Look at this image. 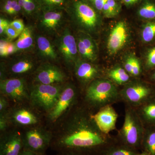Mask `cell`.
<instances>
[{"mask_svg": "<svg viewBox=\"0 0 155 155\" xmlns=\"http://www.w3.org/2000/svg\"><path fill=\"white\" fill-rule=\"evenodd\" d=\"M114 138L103 133L87 110H76L63 132L53 139L51 146L59 151L73 150L91 155Z\"/></svg>", "mask_w": 155, "mask_h": 155, "instance_id": "6da1fadb", "label": "cell"}, {"mask_svg": "<svg viewBox=\"0 0 155 155\" xmlns=\"http://www.w3.org/2000/svg\"><path fill=\"white\" fill-rule=\"evenodd\" d=\"M66 11L73 30L83 31L92 36L100 30L102 15L85 0H69Z\"/></svg>", "mask_w": 155, "mask_h": 155, "instance_id": "7a4b0ae2", "label": "cell"}, {"mask_svg": "<svg viewBox=\"0 0 155 155\" xmlns=\"http://www.w3.org/2000/svg\"><path fill=\"white\" fill-rule=\"evenodd\" d=\"M119 91L117 85L108 78H100L85 88L84 100L89 107L98 110L121 101Z\"/></svg>", "mask_w": 155, "mask_h": 155, "instance_id": "3957f363", "label": "cell"}, {"mask_svg": "<svg viewBox=\"0 0 155 155\" xmlns=\"http://www.w3.org/2000/svg\"><path fill=\"white\" fill-rule=\"evenodd\" d=\"M145 129L135 108L125 105L124 123L118 131L117 140L134 149L141 150Z\"/></svg>", "mask_w": 155, "mask_h": 155, "instance_id": "277c9868", "label": "cell"}, {"mask_svg": "<svg viewBox=\"0 0 155 155\" xmlns=\"http://www.w3.org/2000/svg\"><path fill=\"white\" fill-rule=\"evenodd\" d=\"M1 63V80L33 74L40 62L35 53H17Z\"/></svg>", "mask_w": 155, "mask_h": 155, "instance_id": "5b68a950", "label": "cell"}, {"mask_svg": "<svg viewBox=\"0 0 155 155\" xmlns=\"http://www.w3.org/2000/svg\"><path fill=\"white\" fill-rule=\"evenodd\" d=\"M37 32L54 39L69 24L66 10L41 11L34 20Z\"/></svg>", "mask_w": 155, "mask_h": 155, "instance_id": "8992f818", "label": "cell"}, {"mask_svg": "<svg viewBox=\"0 0 155 155\" xmlns=\"http://www.w3.org/2000/svg\"><path fill=\"white\" fill-rule=\"evenodd\" d=\"M73 31L69 24L53 39L61 62L70 69H73L75 63L80 59Z\"/></svg>", "mask_w": 155, "mask_h": 155, "instance_id": "52a82bcc", "label": "cell"}, {"mask_svg": "<svg viewBox=\"0 0 155 155\" xmlns=\"http://www.w3.org/2000/svg\"><path fill=\"white\" fill-rule=\"evenodd\" d=\"M64 85L35 83L30 90L29 100L35 107L49 113L54 107Z\"/></svg>", "mask_w": 155, "mask_h": 155, "instance_id": "ba28073f", "label": "cell"}, {"mask_svg": "<svg viewBox=\"0 0 155 155\" xmlns=\"http://www.w3.org/2000/svg\"><path fill=\"white\" fill-rule=\"evenodd\" d=\"M119 94L125 105L136 108L155 95V89L150 84L137 78L124 85Z\"/></svg>", "mask_w": 155, "mask_h": 155, "instance_id": "9c48e42d", "label": "cell"}, {"mask_svg": "<svg viewBox=\"0 0 155 155\" xmlns=\"http://www.w3.org/2000/svg\"><path fill=\"white\" fill-rule=\"evenodd\" d=\"M53 139L51 132L40 127L31 128L22 135L23 149L45 155Z\"/></svg>", "mask_w": 155, "mask_h": 155, "instance_id": "30bf717a", "label": "cell"}, {"mask_svg": "<svg viewBox=\"0 0 155 155\" xmlns=\"http://www.w3.org/2000/svg\"><path fill=\"white\" fill-rule=\"evenodd\" d=\"M0 91L2 95L17 102L29 99L30 90L24 77L9 78L0 80Z\"/></svg>", "mask_w": 155, "mask_h": 155, "instance_id": "8fae6325", "label": "cell"}, {"mask_svg": "<svg viewBox=\"0 0 155 155\" xmlns=\"http://www.w3.org/2000/svg\"><path fill=\"white\" fill-rule=\"evenodd\" d=\"M35 83L52 84H62L67 76L58 64L41 63L33 74Z\"/></svg>", "mask_w": 155, "mask_h": 155, "instance_id": "7c38bea8", "label": "cell"}, {"mask_svg": "<svg viewBox=\"0 0 155 155\" xmlns=\"http://www.w3.org/2000/svg\"><path fill=\"white\" fill-rule=\"evenodd\" d=\"M35 54L41 63L58 64L61 62L53 39L36 32Z\"/></svg>", "mask_w": 155, "mask_h": 155, "instance_id": "4fadbf2b", "label": "cell"}, {"mask_svg": "<svg viewBox=\"0 0 155 155\" xmlns=\"http://www.w3.org/2000/svg\"><path fill=\"white\" fill-rule=\"evenodd\" d=\"M77 97V89L73 84H64L56 104L49 113V119L53 122L58 120L74 104Z\"/></svg>", "mask_w": 155, "mask_h": 155, "instance_id": "5bb4252c", "label": "cell"}, {"mask_svg": "<svg viewBox=\"0 0 155 155\" xmlns=\"http://www.w3.org/2000/svg\"><path fill=\"white\" fill-rule=\"evenodd\" d=\"M75 34L79 58L94 63L98 57L99 50L94 38L90 35L83 31H76Z\"/></svg>", "mask_w": 155, "mask_h": 155, "instance_id": "9a60e30c", "label": "cell"}, {"mask_svg": "<svg viewBox=\"0 0 155 155\" xmlns=\"http://www.w3.org/2000/svg\"><path fill=\"white\" fill-rule=\"evenodd\" d=\"M129 38V31L126 22H117L111 29L107 42V49L110 55L117 54L125 47Z\"/></svg>", "mask_w": 155, "mask_h": 155, "instance_id": "2e32d148", "label": "cell"}, {"mask_svg": "<svg viewBox=\"0 0 155 155\" xmlns=\"http://www.w3.org/2000/svg\"><path fill=\"white\" fill-rule=\"evenodd\" d=\"M77 80L85 88L95 79L102 77L101 70L94 63L79 59L73 67Z\"/></svg>", "mask_w": 155, "mask_h": 155, "instance_id": "e0dca14e", "label": "cell"}, {"mask_svg": "<svg viewBox=\"0 0 155 155\" xmlns=\"http://www.w3.org/2000/svg\"><path fill=\"white\" fill-rule=\"evenodd\" d=\"M118 115L113 105L105 106L99 109L95 114L92 115L93 119L100 130L105 134L116 129Z\"/></svg>", "mask_w": 155, "mask_h": 155, "instance_id": "ac0fdd59", "label": "cell"}, {"mask_svg": "<svg viewBox=\"0 0 155 155\" xmlns=\"http://www.w3.org/2000/svg\"><path fill=\"white\" fill-rule=\"evenodd\" d=\"M23 149L22 134L19 132H7L1 137L0 155H19Z\"/></svg>", "mask_w": 155, "mask_h": 155, "instance_id": "d6986e66", "label": "cell"}, {"mask_svg": "<svg viewBox=\"0 0 155 155\" xmlns=\"http://www.w3.org/2000/svg\"><path fill=\"white\" fill-rule=\"evenodd\" d=\"M36 32L34 24L29 23L25 25L24 30L14 41L17 53H35Z\"/></svg>", "mask_w": 155, "mask_h": 155, "instance_id": "ffe728a7", "label": "cell"}, {"mask_svg": "<svg viewBox=\"0 0 155 155\" xmlns=\"http://www.w3.org/2000/svg\"><path fill=\"white\" fill-rule=\"evenodd\" d=\"M139 150L134 149L113 138L92 155H136Z\"/></svg>", "mask_w": 155, "mask_h": 155, "instance_id": "44dd1931", "label": "cell"}, {"mask_svg": "<svg viewBox=\"0 0 155 155\" xmlns=\"http://www.w3.org/2000/svg\"><path fill=\"white\" fill-rule=\"evenodd\" d=\"M135 109L145 127H155V94Z\"/></svg>", "mask_w": 155, "mask_h": 155, "instance_id": "7402d4cb", "label": "cell"}, {"mask_svg": "<svg viewBox=\"0 0 155 155\" xmlns=\"http://www.w3.org/2000/svg\"><path fill=\"white\" fill-rule=\"evenodd\" d=\"M9 120L15 125L30 126L35 125L38 122L37 117L32 112L24 108L15 109L10 114Z\"/></svg>", "mask_w": 155, "mask_h": 155, "instance_id": "603a6c76", "label": "cell"}, {"mask_svg": "<svg viewBox=\"0 0 155 155\" xmlns=\"http://www.w3.org/2000/svg\"><path fill=\"white\" fill-rule=\"evenodd\" d=\"M108 79L110 80L116 85H124L132 80L131 75L120 66H115L108 71L107 73Z\"/></svg>", "mask_w": 155, "mask_h": 155, "instance_id": "cb8c5ba5", "label": "cell"}, {"mask_svg": "<svg viewBox=\"0 0 155 155\" xmlns=\"http://www.w3.org/2000/svg\"><path fill=\"white\" fill-rule=\"evenodd\" d=\"M138 6L136 14L139 18L147 21L155 19V0H142Z\"/></svg>", "mask_w": 155, "mask_h": 155, "instance_id": "d4e9b609", "label": "cell"}, {"mask_svg": "<svg viewBox=\"0 0 155 155\" xmlns=\"http://www.w3.org/2000/svg\"><path fill=\"white\" fill-rule=\"evenodd\" d=\"M22 8L23 16L33 21L41 12L37 0H17Z\"/></svg>", "mask_w": 155, "mask_h": 155, "instance_id": "484cf974", "label": "cell"}, {"mask_svg": "<svg viewBox=\"0 0 155 155\" xmlns=\"http://www.w3.org/2000/svg\"><path fill=\"white\" fill-rule=\"evenodd\" d=\"M141 150L150 155H155V127H145Z\"/></svg>", "mask_w": 155, "mask_h": 155, "instance_id": "4316f807", "label": "cell"}, {"mask_svg": "<svg viewBox=\"0 0 155 155\" xmlns=\"http://www.w3.org/2000/svg\"><path fill=\"white\" fill-rule=\"evenodd\" d=\"M122 6L120 0H107L102 11L103 17L107 18L116 17L122 11Z\"/></svg>", "mask_w": 155, "mask_h": 155, "instance_id": "83f0119b", "label": "cell"}, {"mask_svg": "<svg viewBox=\"0 0 155 155\" xmlns=\"http://www.w3.org/2000/svg\"><path fill=\"white\" fill-rule=\"evenodd\" d=\"M41 11L66 10L69 0H37Z\"/></svg>", "mask_w": 155, "mask_h": 155, "instance_id": "f1b7e54d", "label": "cell"}, {"mask_svg": "<svg viewBox=\"0 0 155 155\" xmlns=\"http://www.w3.org/2000/svg\"><path fill=\"white\" fill-rule=\"evenodd\" d=\"M17 53L14 42L8 39L6 37H1L0 40V56L1 58L5 59Z\"/></svg>", "mask_w": 155, "mask_h": 155, "instance_id": "f546056e", "label": "cell"}, {"mask_svg": "<svg viewBox=\"0 0 155 155\" xmlns=\"http://www.w3.org/2000/svg\"><path fill=\"white\" fill-rule=\"evenodd\" d=\"M142 41L145 43L151 42L155 39V19L147 21L143 26L141 32Z\"/></svg>", "mask_w": 155, "mask_h": 155, "instance_id": "4dcf8cb0", "label": "cell"}, {"mask_svg": "<svg viewBox=\"0 0 155 155\" xmlns=\"http://www.w3.org/2000/svg\"><path fill=\"white\" fill-rule=\"evenodd\" d=\"M131 69L132 70L131 77L134 78H138L142 72V66L139 59L134 55L129 54Z\"/></svg>", "mask_w": 155, "mask_h": 155, "instance_id": "1f68e13d", "label": "cell"}, {"mask_svg": "<svg viewBox=\"0 0 155 155\" xmlns=\"http://www.w3.org/2000/svg\"><path fill=\"white\" fill-rule=\"evenodd\" d=\"M144 68L147 71L155 68V46L149 49L146 54Z\"/></svg>", "mask_w": 155, "mask_h": 155, "instance_id": "d6a6232c", "label": "cell"}, {"mask_svg": "<svg viewBox=\"0 0 155 155\" xmlns=\"http://www.w3.org/2000/svg\"><path fill=\"white\" fill-rule=\"evenodd\" d=\"M18 4L17 0H1V14L10 16L12 10Z\"/></svg>", "mask_w": 155, "mask_h": 155, "instance_id": "836d02e7", "label": "cell"}, {"mask_svg": "<svg viewBox=\"0 0 155 155\" xmlns=\"http://www.w3.org/2000/svg\"><path fill=\"white\" fill-rule=\"evenodd\" d=\"M100 14H101L104 5L107 0H85ZM102 15V14H101Z\"/></svg>", "mask_w": 155, "mask_h": 155, "instance_id": "e575fe53", "label": "cell"}, {"mask_svg": "<svg viewBox=\"0 0 155 155\" xmlns=\"http://www.w3.org/2000/svg\"><path fill=\"white\" fill-rule=\"evenodd\" d=\"M10 25L20 33L24 30L25 26L24 21L20 18H15L13 21H11Z\"/></svg>", "mask_w": 155, "mask_h": 155, "instance_id": "d590c367", "label": "cell"}, {"mask_svg": "<svg viewBox=\"0 0 155 155\" xmlns=\"http://www.w3.org/2000/svg\"><path fill=\"white\" fill-rule=\"evenodd\" d=\"M20 34L10 25L5 31V37H6L8 39L12 41L13 40L17 38Z\"/></svg>", "mask_w": 155, "mask_h": 155, "instance_id": "8d00e7d4", "label": "cell"}, {"mask_svg": "<svg viewBox=\"0 0 155 155\" xmlns=\"http://www.w3.org/2000/svg\"><path fill=\"white\" fill-rule=\"evenodd\" d=\"M10 121L8 117V114L7 113L1 114L0 116V130L1 131H4L8 127Z\"/></svg>", "mask_w": 155, "mask_h": 155, "instance_id": "74e56055", "label": "cell"}, {"mask_svg": "<svg viewBox=\"0 0 155 155\" xmlns=\"http://www.w3.org/2000/svg\"><path fill=\"white\" fill-rule=\"evenodd\" d=\"M10 21L5 17L1 16L0 17V35L1 37H5V32L10 25Z\"/></svg>", "mask_w": 155, "mask_h": 155, "instance_id": "f35d334b", "label": "cell"}, {"mask_svg": "<svg viewBox=\"0 0 155 155\" xmlns=\"http://www.w3.org/2000/svg\"><path fill=\"white\" fill-rule=\"evenodd\" d=\"M8 106V102L6 97L2 95L0 97V113L1 114L5 113Z\"/></svg>", "mask_w": 155, "mask_h": 155, "instance_id": "ab89813d", "label": "cell"}, {"mask_svg": "<svg viewBox=\"0 0 155 155\" xmlns=\"http://www.w3.org/2000/svg\"><path fill=\"white\" fill-rule=\"evenodd\" d=\"M122 5H124L127 8H130L138 5L142 0H120Z\"/></svg>", "mask_w": 155, "mask_h": 155, "instance_id": "60d3db41", "label": "cell"}, {"mask_svg": "<svg viewBox=\"0 0 155 155\" xmlns=\"http://www.w3.org/2000/svg\"><path fill=\"white\" fill-rule=\"evenodd\" d=\"M58 155H87L86 153L73 150H64L59 151Z\"/></svg>", "mask_w": 155, "mask_h": 155, "instance_id": "b9f144b4", "label": "cell"}, {"mask_svg": "<svg viewBox=\"0 0 155 155\" xmlns=\"http://www.w3.org/2000/svg\"><path fill=\"white\" fill-rule=\"evenodd\" d=\"M19 155H45L40 154L34 152L33 151L29 150L24 149L20 153Z\"/></svg>", "mask_w": 155, "mask_h": 155, "instance_id": "7bdbcfd3", "label": "cell"}, {"mask_svg": "<svg viewBox=\"0 0 155 155\" xmlns=\"http://www.w3.org/2000/svg\"><path fill=\"white\" fill-rule=\"evenodd\" d=\"M149 79L151 83L155 84V69L151 73L149 77Z\"/></svg>", "mask_w": 155, "mask_h": 155, "instance_id": "ee69618b", "label": "cell"}, {"mask_svg": "<svg viewBox=\"0 0 155 155\" xmlns=\"http://www.w3.org/2000/svg\"><path fill=\"white\" fill-rule=\"evenodd\" d=\"M136 155H150L147 153L145 152L142 151L141 152H139Z\"/></svg>", "mask_w": 155, "mask_h": 155, "instance_id": "f6af8a7d", "label": "cell"}]
</instances>
